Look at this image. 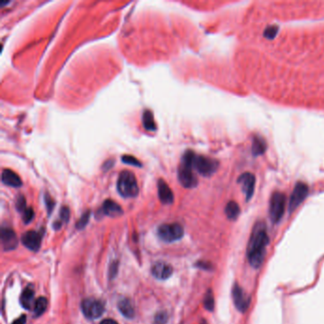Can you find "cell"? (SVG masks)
I'll use <instances>...</instances> for the list:
<instances>
[{
	"label": "cell",
	"instance_id": "obj_5",
	"mask_svg": "<svg viewBox=\"0 0 324 324\" xmlns=\"http://www.w3.org/2000/svg\"><path fill=\"white\" fill-rule=\"evenodd\" d=\"M158 236L163 242L172 243L184 236V229L179 223L162 224L158 228Z\"/></svg>",
	"mask_w": 324,
	"mask_h": 324
},
{
	"label": "cell",
	"instance_id": "obj_23",
	"mask_svg": "<svg viewBox=\"0 0 324 324\" xmlns=\"http://www.w3.org/2000/svg\"><path fill=\"white\" fill-rule=\"evenodd\" d=\"M204 304H205V307L209 311H212L214 309V296L210 290L206 293L205 297Z\"/></svg>",
	"mask_w": 324,
	"mask_h": 324
},
{
	"label": "cell",
	"instance_id": "obj_14",
	"mask_svg": "<svg viewBox=\"0 0 324 324\" xmlns=\"http://www.w3.org/2000/svg\"><path fill=\"white\" fill-rule=\"evenodd\" d=\"M157 187H158V196L162 204H165V205L172 204L174 200V196H173L172 190L168 187V185L162 179H160L158 180Z\"/></svg>",
	"mask_w": 324,
	"mask_h": 324
},
{
	"label": "cell",
	"instance_id": "obj_13",
	"mask_svg": "<svg viewBox=\"0 0 324 324\" xmlns=\"http://www.w3.org/2000/svg\"><path fill=\"white\" fill-rule=\"evenodd\" d=\"M1 240L5 250L15 249L17 245V238L15 233L10 228H3L1 231Z\"/></svg>",
	"mask_w": 324,
	"mask_h": 324
},
{
	"label": "cell",
	"instance_id": "obj_6",
	"mask_svg": "<svg viewBox=\"0 0 324 324\" xmlns=\"http://www.w3.org/2000/svg\"><path fill=\"white\" fill-rule=\"evenodd\" d=\"M82 311L86 318L88 320H96L100 318L104 311V304L95 298H86L82 302Z\"/></svg>",
	"mask_w": 324,
	"mask_h": 324
},
{
	"label": "cell",
	"instance_id": "obj_3",
	"mask_svg": "<svg viewBox=\"0 0 324 324\" xmlns=\"http://www.w3.org/2000/svg\"><path fill=\"white\" fill-rule=\"evenodd\" d=\"M191 166L199 174L203 176H209L216 171L218 168V162L216 160L210 159L206 156L197 155L194 152H192Z\"/></svg>",
	"mask_w": 324,
	"mask_h": 324
},
{
	"label": "cell",
	"instance_id": "obj_29",
	"mask_svg": "<svg viewBox=\"0 0 324 324\" xmlns=\"http://www.w3.org/2000/svg\"><path fill=\"white\" fill-rule=\"evenodd\" d=\"M167 322V315L164 312H160L155 317V324H165Z\"/></svg>",
	"mask_w": 324,
	"mask_h": 324
},
{
	"label": "cell",
	"instance_id": "obj_18",
	"mask_svg": "<svg viewBox=\"0 0 324 324\" xmlns=\"http://www.w3.org/2000/svg\"><path fill=\"white\" fill-rule=\"evenodd\" d=\"M119 311L128 319H133L134 317V308L132 301L129 298L123 297L118 302Z\"/></svg>",
	"mask_w": 324,
	"mask_h": 324
},
{
	"label": "cell",
	"instance_id": "obj_7",
	"mask_svg": "<svg viewBox=\"0 0 324 324\" xmlns=\"http://www.w3.org/2000/svg\"><path fill=\"white\" fill-rule=\"evenodd\" d=\"M178 180L180 184L187 189H192L196 187L198 183L192 166L183 162H181L178 168Z\"/></svg>",
	"mask_w": 324,
	"mask_h": 324
},
{
	"label": "cell",
	"instance_id": "obj_25",
	"mask_svg": "<svg viewBox=\"0 0 324 324\" xmlns=\"http://www.w3.org/2000/svg\"><path fill=\"white\" fill-rule=\"evenodd\" d=\"M16 208L18 211L20 212H24L27 208H26V200L24 196H19L17 201H16Z\"/></svg>",
	"mask_w": 324,
	"mask_h": 324
},
{
	"label": "cell",
	"instance_id": "obj_24",
	"mask_svg": "<svg viewBox=\"0 0 324 324\" xmlns=\"http://www.w3.org/2000/svg\"><path fill=\"white\" fill-rule=\"evenodd\" d=\"M122 161L125 162V163H128V164H131V165H134V166H142V163L141 162L132 155H124L122 156Z\"/></svg>",
	"mask_w": 324,
	"mask_h": 324
},
{
	"label": "cell",
	"instance_id": "obj_9",
	"mask_svg": "<svg viewBox=\"0 0 324 324\" xmlns=\"http://www.w3.org/2000/svg\"><path fill=\"white\" fill-rule=\"evenodd\" d=\"M308 195V187L303 183H297L293 190L289 202V211H294L297 206L304 201Z\"/></svg>",
	"mask_w": 324,
	"mask_h": 324
},
{
	"label": "cell",
	"instance_id": "obj_17",
	"mask_svg": "<svg viewBox=\"0 0 324 324\" xmlns=\"http://www.w3.org/2000/svg\"><path fill=\"white\" fill-rule=\"evenodd\" d=\"M20 302H21V305L27 310H30L31 308L34 307V304H35L34 289L31 285H29L22 292V295L20 297Z\"/></svg>",
	"mask_w": 324,
	"mask_h": 324
},
{
	"label": "cell",
	"instance_id": "obj_4",
	"mask_svg": "<svg viewBox=\"0 0 324 324\" xmlns=\"http://www.w3.org/2000/svg\"><path fill=\"white\" fill-rule=\"evenodd\" d=\"M285 202L286 198L283 193L275 192L270 200V207H269V215L271 221L274 223H277L280 221V219L284 214L285 210Z\"/></svg>",
	"mask_w": 324,
	"mask_h": 324
},
{
	"label": "cell",
	"instance_id": "obj_2",
	"mask_svg": "<svg viewBox=\"0 0 324 324\" xmlns=\"http://www.w3.org/2000/svg\"><path fill=\"white\" fill-rule=\"evenodd\" d=\"M117 190L124 198H134L139 193V187L135 175L129 170L120 173L117 181Z\"/></svg>",
	"mask_w": 324,
	"mask_h": 324
},
{
	"label": "cell",
	"instance_id": "obj_32",
	"mask_svg": "<svg viewBox=\"0 0 324 324\" xmlns=\"http://www.w3.org/2000/svg\"><path fill=\"white\" fill-rule=\"evenodd\" d=\"M100 324H118L115 321H113V320H105V321H103L102 323Z\"/></svg>",
	"mask_w": 324,
	"mask_h": 324
},
{
	"label": "cell",
	"instance_id": "obj_11",
	"mask_svg": "<svg viewBox=\"0 0 324 324\" xmlns=\"http://www.w3.org/2000/svg\"><path fill=\"white\" fill-rule=\"evenodd\" d=\"M1 180L4 185L9 187L19 188L22 186V181L21 178L18 176V174L8 168L3 169L1 174Z\"/></svg>",
	"mask_w": 324,
	"mask_h": 324
},
{
	"label": "cell",
	"instance_id": "obj_31",
	"mask_svg": "<svg viewBox=\"0 0 324 324\" xmlns=\"http://www.w3.org/2000/svg\"><path fill=\"white\" fill-rule=\"evenodd\" d=\"M27 321V318L25 315H22L20 318H18L16 321H15L12 324H25Z\"/></svg>",
	"mask_w": 324,
	"mask_h": 324
},
{
	"label": "cell",
	"instance_id": "obj_15",
	"mask_svg": "<svg viewBox=\"0 0 324 324\" xmlns=\"http://www.w3.org/2000/svg\"><path fill=\"white\" fill-rule=\"evenodd\" d=\"M151 272H152V275L156 279L166 280V279H168L172 275L173 269H172V267L169 265H167L165 263H156L152 266Z\"/></svg>",
	"mask_w": 324,
	"mask_h": 324
},
{
	"label": "cell",
	"instance_id": "obj_12",
	"mask_svg": "<svg viewBox=\"0 0 324 324\" xmlns=\"http://www.w3.org/2000/svg\"><path fill=\"white\" fill-rule=\"evenodd\" d=\"M239 182L242 185L243 193L245 194V197L247 200H249L253 193H254V189H255V177L254 175L250 173H244L240 178Z\"/></svg>",
	"mask_w": 324,
	"mask_h": 324
},
{
	"label": "cell",
	"instance_id": "obj_10",
	"mask_svg": "<svg viewBox=\"0 0 324 324\" xmlns=\"http://www.w3.org/2000/svg\"><path fill=\"white\" fill-rule=\"evenodd\" d=\"M41 234L36 231H28L22 236L23 244L32 251H37L41 245Z\"/></svg>",
	"mask_w": 324,
	"mask_h": 324
},
{
	"label": "cell",
	"instance_id": "obj_16",
	"mask_svg": "<svg viewBox=\"0 0 324 324\" xmlns=\"http://www.w3.org/2000/svg\"><path fill=\"white\" fill-rule=\"evenodd\" d=\"M102 211L105 215L109 217H118L123 214L122 207L112 200H107L104 202Z\"/></svg>",
	"mask_w": 324,
	"mask_h": 324
},
{
	"label": "cell",
	"instance_id": "obj_28",
	"mask_svg": "<svg viewBox=\"0 0 324 324\" xmlns=\"http://www.w3.org/2000/svg\"><path fill=\"white\" fill-rule=\"evenodd\" d=\"M89 211H87L85 214H83V216L81 217V219L78 221V222H77V224H76V226H77V228H79V229H81V228H83V227H85L86 226V224L88 223V219H89Z\"/></svg>",
	"mask_w": 324,
	"mask_h": 324
},
{
	"label": "cell",
	"instance_id": "obj_26",
	"mask_svg": "<svg viewBox=\"0 0 324 324\" xmlns=\"http://www.w3.org/2000/svg\"><path fill=\"white\" fill-rule=\"evenodd\" d=\"M34 217V212H33V209L31 207L29 208H27L24 212H23V221L25 223H29L32 221Z\"/></svg>",
	"mask_w": 324,
	"mask_h": 324
},
{
	"label": "cell",
	"instance_id": "obj_27",
	"mask_svg": "<svg viewBox=\"0 0 324 324\" xmlns=\"http://www.w3.org/2000/svg\"><path fill=\"white\" fill-rule=\"evenodd\" d=\"M60 219L61 221L68 222L70 220V209L67 206H63L60 210Z\"/></svg>",
	"mask_w": 324,
	"mask_h": 324
},
{
	"label": "cell",
	"instance_id": "obj_30",
	"mask_svg": "<svg viewBox=\"0 0 324 324\" xmlns=\"http://www.w3.org/2000/svg\"><path fill=\"white\" fill-rule=\"evenodd\" d=\"M45 202H46V206H47V208H48V212L49 214L51 213V211L53 210L54 206V202L53 201V199L47 194L45 196Z\"/></svg>",
	"mask_w": 324,
	"mask_h": 324
},
{
	"label": "cell",
	"instance_id": "obj_21",
	"mask_svg": "<svg viewBox=\"0 0 324 324\" xmlns=\"http://www.w3.org/2000/svg\"><path fill=\"white\" fill-rule=\"evenodd\" d=\"M48 300L44 297H40L35 300V304L33 307V314L34 317H40L47 309Z\"/></svg>",
	"mask_w": 324,
	"mask_h": 324
},
{
	"label": "cell",
	"instance_id": "obj_22",
	"mask_svg": "<svg viewBox=\"0 0 324 324\" xmlns=\"http://www.w3.org/2000/svg\"><path fill=\"white\" fill-rule=\"evenodd\" d=\"M265 149V143L264 142V140L256 138L254 141V145H253V153L255 155L263 154Z\"/></svg>",
	"mask_w": 324,
	"mask_h": 324
},
{
	"label": "cell",
	"instance_id": "obj_19",
	"mask_svg": "<svg viewBox=\"0 0 324 324\" xmlns=\"http://www.w3.org/2000/svg\"><path fill=\"white\" fill-rule=\"evenodd\" d=\"M143 125L144 128L146 129V131L147 132H155L156 131V123L154 121V117H153V113L147 109L144 111L143 113Z\"/></svg>",
	"mask_w": 324,
	"mask_h": 324
},
{
	"label": "cell",
	"instance_id": "obj_33",
	"mask_svg": "<svg viewBox=\"0 0 324 324\" xmlns=\"http://www.w3.org/2000/svg\"><path fill=\"white\" fill-rule=\"evenodd\" d=\"M206 324V323H205V322H203V323H202V324Z\"/></svg>",
	"mask_w": 324,
	"mask_h": 324
},
{
	"label": "cell",
	"instance_id": "obj_1",
	"mask_svg": "<svg viewBox=\"0 0 324 324\" xmlns=\"http://www.w3.org/2000/svg\"><path fill=\"white\" fill-rule=\"evenodd\" d=\"M268 243L269 237L265 223L258 221L253 227L246 251L248 263L253 268H259L263 265Z\"/></svg>",
	"mask_w": 324,
	"mask_h": 324
},
{
	"label": "cell",
	"instance_id": "obj_20",
	"mask_svg": "<svg viewBox=\"0 0 324 324\" xmlns=\"http://www.w3.org/2000/svg\"><path fill=\"white\" fill-rule=\"evenodd\" d=\"M225 214L228 219L230 220H236L239 214H240V206L239 205L234 202V201H231L229 202L226 206H225Z\"/></svg>",
	"mask_w": 324,
	"mask_h": 324
},
{
	"label": "cell",
	"instance_id": "obj_8",
	"mask_svg": "<svg viewBox=\"0 0 324 324\" xmlns=\"http://www.w3.org/2000/svg\"><path fill=\"white\" fill-rule=\"evenodd\" d=\"M232 297H233V300H234V304H235L236 308L238 309V311L244 313L249 307L250 297L246 295L244 290L239 284H235L233 286Z\"/></svg>",
	"mask_w": 324,
	"mask_h": 324
}]
</instances>
